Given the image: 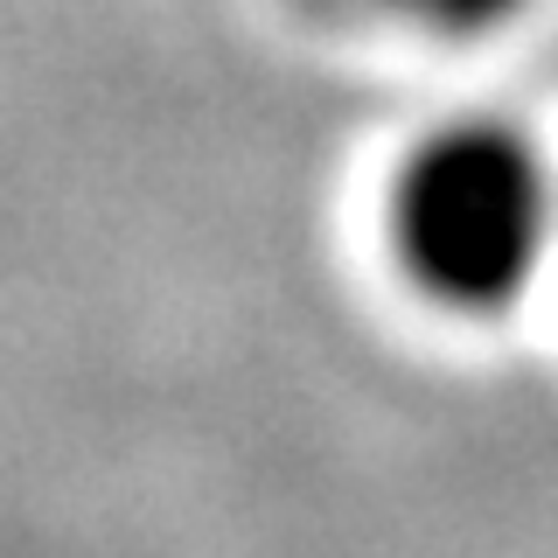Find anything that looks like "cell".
<instances>
[{
	"instance_id": "7a4b0ae2",
	"label": "cell",
	"mask_w": 558,
	"mask_h": 558,
	"mask_svg": "<svg viewBox=\"0 0 558 558\" xmlns=\"http://www.w3.org/2000/svg\"><path fill=\"white\" fill-rule=\"evenodd\" d=\"M384 8H391L398 22L426 28V35H453V43H475V35L510 28L523 8H537V0H384Z\"/></svg>"
},
{
	"instance_id": "6da1fadb",
	"label": "cell",
	"mask_w": 558,
	"mask_h": 558,
	"mask_svg": "<svg viewBox=\"0 0 558 558\" xmlns=\"http://www.w3.org/2000/svg\"><path fill=\"white\" fill-rule=\"evenodd\" d=\"M384 244L440 314H510L558 244V174L517 119H440L384 189Z\"/></svg>"
}]
</instances>
